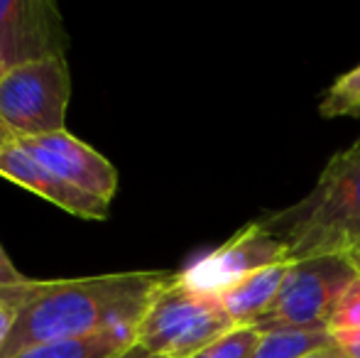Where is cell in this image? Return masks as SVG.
I'll return each mask as SVG.
<instances>
[{"label": "cell", "instance_id": "cell-22", "mask_svg": "<svg viewBox=\"0 0 360 358\" xmlns=\"http://www.w3.org/2000/svg\"><path fill=\"white\" fill-rule=\"evenodd\" d=\"M348 260H351L353 265L358 268V272H360V243L356 245V248L351 250V255H348Z\"/></svg>", "mask_w": 360, "mask_h": 358}, {"label": "cell", "instance_id": "cell-18", "mask_svg": "<svg viewBox=\"0 0 360 358\" xmlns=\"http://www.w3.org/2000/svg\"><path fill=\"white\" fill-rule=\"evenodd\" d=\"M304 358H351L343 351V346H338L336 344V339L331 341V344H326V346H321V349H316V351H311V354H307Z\"/></svg>", "mask_w": 360, "mask_h": 358}, {"label": "cell", "instance_id": "cell-5", "mask_svg": "<svg viewBox=\"0 0 360 358\" xmlns=\"http://www.w3.org/2000/svg\"><path fill=\"white\" fill-rule=\"evenodd\" d=\"M358 275L346 255H316L294 260L275 302L257 319L262 334L326 326L341 292Z\"/></svg>", "mask_w": 360, "mask_h": 358}, {"label": "cell", "instance_id": "cell-16", "mask_svg": "<svg viewBox=\"0 0 360 358\" xmlns=\"http://www.w3.org/2000/svg\"><path fill=\"white\" fill-rule=\"evenodd\" d=\"M27 280L30 277L15 268V263L10 260V255L5 253L3 243H0V292L8 290V287L22 285V282H27Z\"/></svg>", "mask_w": 360, "mask_h": 358}, {"label": "cell", "instance_id": "cell-23", "mask_svg": "<svg viewBox=\"0 0 360 358\" xmlns=\"http://www.w3.org/2000/svg\"><path fill=\"white\" fill-rule=\"evenodd\" d=\"M3 74H5V69H3V67H0V77H3Z\"/></svg>", "mask_w": 360, "mask_h": 358}, {"label": "cell", "instance_id": "cell-11", "mask_svg": "<svg viewBox=\"0 0 360 358\" xmlns=\"http://www.w3.org/2000/svg\"><path fill=\"white\" fill-rule=\"evenodd\" d=\"M135 341H138V329H115L84 339L49 341L20 351L13 358H118L133 349Z\"/></svg>", "mask_w": 360, "mask_h": 358}, {"label": "cell", "instance_id": "cell-20", "mask_svg": "<svg viewBox=\"0 0 360 358\" xmlns=\"http://www.w3.org/2000/svg\"><path fill=\"white\" fill-rule=\"evenodd\" d=\"M118 358H157V356L147 354V351H143L140 346H133V349L125 351V354H123V356H118Z\"/></svg>", "mask_w": 360, "mask_h": 358}, {"label": "cell", "instance_id": "cell-8", "mask_svg": "<svg viewBox=\"0 0 360 358\" xmlns=\"http://www.w3.org/2000/svg\"><path fill=\"white\" fill-rule=\"evenodd\" d=\"M15 143L76 189L98 196L108 204L113 201L115 191H118V170L108 158H103L98 150L86 145L69 130L15 140Z\"/></svg>", "mask_w": 360, "mask_h": 358}, {"label": "cell", "instance_id": "cell-9", "mask_svg": "<svg viewBox=\"0 0 360 358\" xmlns=\"http://www.w3.org/2000/svg\"><path fill=\"white\" fill-rule=\"evenodd\" d=\"M0 177L13 184L52 201L54 206L64 209L67 214L84 221H105L110 214V204L98 196H91L86 191L76 189L49 167H44L39 160L27 155L18 143H10L0 148Z\"/></svg>", "mask_w": 360, "mask_h": 358}, {"label": "cell", "instance_id": "cell-2", "mask_svg": "<svg viewBox=\"0 0 360 358\" xmlns=\"http://www.w3.org/2000/svg\"><path fill=\"white\" fill-rule=\"evenodd\" d=\"M262 221L285 241L294 260L348 258L360 243V138L328 160L304 199Z\"/></svg>", "mask_w": 360, "mask_h": 358}, {"label": "cell", "instance_id": "cell-15", "mask_svg": "<svg viewBox=\"0 0 360 358\" xmlns=\"http://www.w3.org/2000/svg\"><path fill=\"white\" fill-rule=\"evenodd\" d=\"M326 329L331 331V336L360 331V272L348 282L346 290L341 292Z\"/></svg>", "mask_w": 360, "mask_h": 358}, {"label": "cell", "instance_id": "cell-7", "mask_svg": "<svg viewBox=\"0 0 360 358\" xmlns=\"http://www.w3.org/2000/svg\"><path fill=\"white\" fill-rule=\"evenodd\" d=\"M69 32L52 0H0V67L67 59Z\"/></svg>", "mask_w": 360, "mask_h": 358}, {"label": "cell", "instance_id": "cell-12", "mask_svg": "<svg viewBox=\"0 0 360 358\" xmlns=\"http://www.w3.org/2000/svg\"><path fill=\"white\" fill-rule=\"evenodd\" d=\"M333 336L326 326L316 329H289L265 334L250 358H304L311 351L331 344Z\"/></svg>", "mask_w": 360, "mask_h": 358}, {"label": "cell", "instance_id": "cell-4", "mask_svg": "<svg viewBox=\"0 0 360 358\" xmlns=\"http://www.w3.org/2000/svg\"><path fill=\"white\" fill-rule=\"evenodd\" d=\"M72 72L67 59L13 67L0 77V125L15 140L67 130Z\"/></svg>", "mask_w": 360, "mask_h": 358}, {"label": "cell", "instance_id": "cell-17", "mask_svg": "<svg viewBox=\"0 0 360 358\" xmlns=\"http://www.w3.org/2000/svg\"><path fill=\"white\" fill-rule=\"evenodd\" d=\"M338 346H343L351 358H360V331H351V334H336L333 336Z\"/></svg>", "mask_w": 360, "mask_h": 358}, {"label": "cell", "instance_id": "cell-1", "mask_svg": "<svg viewBox=\"0 0 360 358\" xmlns=\"http://www.w3.org/2000/svg\"><path fill=\"white\" fill-rule=\"evenodd\" d=\"M169 270H130L69 280H32L0 292V305L15 312L0 358L64 339L138 329L152 300L169 285Z\"/></svg>", "mask_w": 360, "mask_h": 358}, {"label": "cell", "instance_id": "cell-10", "mask_svg": "<svg viewBox=\"0 0 360 358\" xmlns=\"http://www.w3.org/2000/svg\"><path fill=\"white\" fill-rule=\"evenodd\" d=\"M292 263L294 260H285V263H275L270 268H262L218 295V300H221L226 314L233 319V324L236 326L257 324V319L265 314L267 307L275 302Z\"/></svg>", "mask_w": 360, "mask_h": 358}, {"label": "cell", "instance_id": "cell-14", "mask_svg": "<svg viewBox=\"0 0 360 358\" xmlns=\"http://www.w3.org/2000/svg\"><path fill=\"white\" fill-rule=\"evenodd\" d=\"M262 336L265 334L257 326H236L194 358H250L255 354L257 344L262 341Z\"/></svg>", "mask_w": 360, "mask_h": 358}, {"label": "cell", "instance_id": "cell-13", "mask_svg": "<svg viewBox=\"0 0 360 358\" xmlns=\"http://www.w3.org/2000/svg\"><path fill=\"white\" fill-rule=\"evenodd\" d=\"M321 118H360V64L341 74L319 101Z\"/></svg>", "mask_w": 360, "mask_h": 358}, {"label": "cell", "instance_id": "cell-21", "mask_svg": "<svg viewBox=\"0 0 360 358\" xmlns=\"http://www.w3.org/2000/svg\"><path fill=\"white\" fill-rule=\"evenodd\" d=\"M13 140H15L13 135H10L8 130L3 128V125H0V148H5V145H10V143H13Z\"/></svg>", "mask_w": 360, "mask_h": 358}, {"label": "cell", "instance_id": "cell-3", "mask_svg": "<svg viewBox=\"0 0 360 358\" xmlns=\"http://www.w3.org/2000/svg\"><path fill=\"white\" fill-rule=\"evenodd\" d=\"M231 329L236 324L221 300L191 290L174 272L140 321L135 346L157 358H194Z\"/></svg>", "mask_w": 360, "mask_h": 358}, {"label": "cell", "instance_id": "cell-19", "mask_svg": "<svg viewBox=\"0 0 360 358\" xmlns=\"http://www.w3.org/2000/svg\"><path fill=\"white\" fill-rule=\"evenodd\" d=\"M13 321H15V312L0 305V351H3L5 341H8L10 329H13Z\"/></svg>", "mask_w": 360, "mask_h": 358}, {"label": "cell", "instance_id": "cell-6", "mask_svg": "<svg viewBox=\"0 0 360 358\" xmlns=\"http://www.w3.org/2000/svg\"><path fill=\"white\" fill-rule=\"evenodd\" d=\"M285 260H294L289 255L287 243L267 229L265 221L257 219L245 224L226 243L196 258L176 275L191 290L218 297L252 272L270 268L275 263H285Z\"/></svg>", "mask_w": 360, "mask_h": 358}]
</instances>
